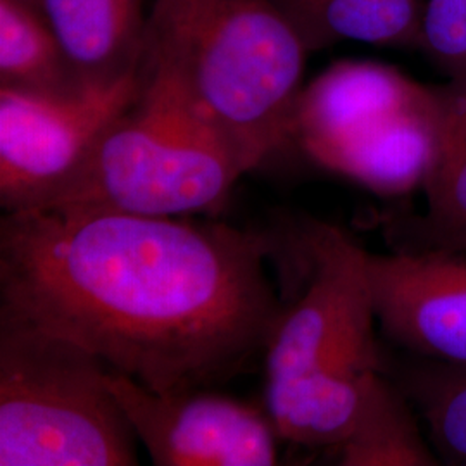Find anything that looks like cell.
<instances>
[{
  "mask_svg": "<svg viewBox=\"0 0 466 466\" xmlns=\"http://www.w3.org/2000/svg\"><path fill=\"white\" fill-rule=\"evenodd\" d=\"M277 240L188 217L5 213L0 317L67 339L156 392L204 389L265 352Z\"/></svg>",
  "mask_w": 466,
  "mask_h": 466,
  "instance_id": "1",
  "label": "cell"
},
{
  "mask_svg": "<svg viewBox=\"0 0 466 466\" xmlns=\"http://www.w3.org/2000/svg\"><path fill=\"white\" fill-rule=\"evenodd\" d=\"M308 52L275 0H154L140 71L250 171L292 144Z\"/></svg>",
  "mask_w": 466,
  "mask_h": 466,
  "instance_id": "2",
  "label": "cell"
},
{
  "mask_svg": "<svg viewBox=\"0 0 466 466\" xmlns=\"http://www.w3.org/2000/svg\"><path fill=\"white\" fill-rule=\"evenodd\" d=\"M107 371L82 346L0 317V466L137 465Z\"/></svg>",
  "mask_w": 466,
  "mask_h": 466,
  "instance_id": "3",
  "label": "cell"
},
{
  "mask_svg": "<svg viewBox=\"0 0 466 466\" xmlns=\"http://www.w3.org/2000/svg\"><path fill=\"white\" fill-rule=\"evenodd\" d=\"M248 171L217 135L142 80L134 106L40 209L190 217L218 209Z\"/></svg>",
  "mask_w": 466,
  "mask_h": 466,
  "instance_id": "4",
  "label": "cell"
},
{
  "mask_svg": "<svg viewBox=\"0 0 466 466\" xmlns=\"http://www.w3.org/2000/svg\"><path fill=\"white\" fill-rule=\"evenodd\" d=\"M294 248L304 263L298 299L283 306L265 348L267 380L311 371L382 370L368 256L344 232L308 221Z\"/></svg>",
  "mask_w": 466,
  "mask_h": 466,
  "instance_id": "5",
  "label": "cell"
},
{
  "mask_svg": "<svg viewBox=\"0 0 466 466\" xmlns=\"http://www.w3.org/2000/svg\"><path fill=\"white\" fill-rule=\"evenodd\" d=\"M142 92L140 67L67 99L0 88V204L40 209L82 167L107 128Z\"/></svg>",
  "mask_w": 466,
  "mask_h": 466,
  "instance_id": "6",
  "label": "cell"
},
{
  "mask_svg": "<svg viewBox=\"0 0 466 466\" xmlns=\"http://www.w3.org/2000/svg\"><path fill=\"white\" fill-rule=\"evenodd\" d=\"M138 442L159 466H268L279 460L267 408L204 389L156 392L107 371Z\"/></svg>",
  "mask_w": 466,
  "mask_h": 466,
  "instance_id": "7",
  "label": "cell"
},
{
  "mask_svg": "<svg viewBox=\"0 0 466 466\" xmlns=\"http://www.w3.org/2000/svg\"><path fill=\"white\" fill-rule=\"evenodd\" d=\"M432 100V86L408 78L398 67L339 61L302 86L292 144L318 167L342 175Z\"/></svg>",
  "mask_w": 466,
  "mask_h": 466,
  "instance_id": "8",
  "label": "cell"
},
{
  "mask_svg": "<svg viewBox=\"0 0 466 466\" xmlns=\"http://www.w3.org/2000/svg\"><path fill=\"white\" fill-rule=\"evenodd\" d=\"M377 323L420 358L466 365V254L368 256Z\"/></svg>",
  "mask_w": 466,
  "mask_h": 466,
  "instance_id": "9",
  "label": "cell"
},
{
  "mask_svg": "<svg viewBox=\"0 0 466 466\" xmlns=\"http://www.w3.org/2000/svg\"><path fill=\"white\" fill-rule=\"evenodd\" d=\"M35 7L85 86L115 84L140 67L144 0H36Z\"/></svg>",
  "mask_w": 466,
  "mask_h": 466,
  "instance_id": "10",
  "label": "cell"
},
{
  "mask_svg": "<svg viewBox=\"0 0 466 466\" xmlns=\"http://www.w3.org/2000/svg\"><path fill=\"white\" fill-rule=\"evenodd\" d=\"M382 379V370H368L267 380L265 408L282 441L337 450L356 431Z\"/></svg>",
  "mask_w": 466,
  "mask_h": 466,
  "instance_id": "11",
  "label": "cell"
},
{
  "mask_svg": "<svg viewBox=\"0 0 466 466\" xmlns=\"http://www.w3.org/2000/svg\"><path fill=\"white\" fill-rule=\"evenodd\" d=\"M435 137L420 250L466 254V73L433 86Z\"/></svg>",
  "mask_w": 466,
  "mask_h": 466,
  "instance_id": "12",
  "label": "cell"
},
{
  "mask_svg": "<svg viewBox=\"0 0 466 466\" xmlns=\"http://www.w3.org/2000/svg\"><path fill=\"white\" fill-rule=\"evenodd\" d=\"M306 49L340 42L420 50L425 0H275Z\"/></svg>",
  "mask_w": 466,
  "mask_h": 466,
  "instance_id": "13",
  "label": "cell"
},
{
  "mask_svg": "<svg viewBox=\"0 0 466 466\" xmlns=\"http://www.w3.org/2000/svg\"><path fill=\"white\" fill-rule=\"evenodd\" d=\"M0 88L67 99L85 86L57 36L30 2L0 0Z\"/></svg>",
  "mask_w": 466,
  "mask_h": 466,
  "instance_id": "14",
  "label": "cell"
},
{
  "mask_svg": "<svg viewBox=\"0 0 466 466\" xmlns=\"http://www.w3.org/2000/svg\"><path fill=\"white\" fill-rule=\"evenodd\" d=\"M346 466H433L439 456L418 427L402 390L382 379L367 411L346 442L337 448Z\"/></svg>",
  "mask_w": 466,
  "mask_h": 466,
  "instance_id": "15",
  "label": "cell"
},
{
  "mask_svg": "<svg viewBox=\"0 0 466 466\" xmlns=\"http://www.w3.org/2000/svg\"><path fill=\"white\" fill-rule=\"evenodd\" d=\"M404 396L427 427L439 458L466 465V365L432 361L410 370Z\"/></svg>",
  "mask_w": 466,
  "mask_h": 466,
  "instance_id": "16",
  "label": "cell"
},
{
  "mask_svg": "<svg viewBox=\"0 0 466 466\" xmlns=\"http://www.w3.org/2000/svg\"><path fill=\"white\" fill-rule=\"evenodd\" d=\"M420 50L450 78L466 73V0H425Z\"/></svg>",
  "mask_w": 466,
  "mask_h": 466,
  "instance_id": "17",
  "label": "cell"
},
{
  "mask_svg": "<svg viewBox=\"0 0 466 466\" xmlns=\"http://www.w3.org/2000/svg\"><path fill=\"white\" fill-rule=\"evenodd\" d=\"M23 2H30V4H34L35 5V2H36V0H23Z\"/></svg>",
  "mask_w": 466,
  "mask_h": 466,
  "instance_id": "18",
  "label": "cell"
}]
</instances>
